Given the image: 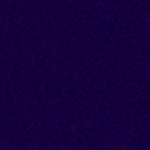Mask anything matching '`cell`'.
Returning a JSON list of instances; mask_svg holds the SVG:
<instances>
[]
</instances>
